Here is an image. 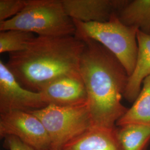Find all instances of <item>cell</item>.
<instances>
[{
  "label": "cell",
  "mask_w": 150,
  "mask_h": 150,
  "mask_svg": "<svg viewBox=\"0 0 150 150\" xmlns=\"http://www.w3.org/2000/svg\"><path fill=\"white\" fill-rule=\"evenodd\" d=\"M150 126V76L145 79L142 89L131 108L116 123V126L127 124Z\"/></svg>",
  "instance_id": "obj_13"
},
{
  "label": "cell",
  "mask_w": 150,
  "mask_h": 150,
  "mask_svg": "<svg viewBox=\"0 0 150 150\" xmlns=\"http://www.w3.org/2000/svg\"><path fill=\"white\" fill-rule=\"evenodd\" d=\"M46 106L40 92L23 87L5 64L0 61V113L30 112Z\"/></svg>",
  "instance_id": "obj_7"
},
{
  "label": "cell",
  "mask_w": 150,
  "mask_h": 150,
  "mask_svg": "<svg viewBox=\"0 0 150 150\" xmlns=\"http://www.w3.org/2000/svg\"><path fill=\"white\" fill-rule=\"evenodd\" d=\"M138 53L134 70L129 76L123 97L129 102H134L142 89L143 82L150 76V35L137 31Z\"/></svg>",
  "instance_id": "obj_10"
},
{
  "label": "cell",
  "mask_w": 150,
  "mask_h": 150,
  "mask_svg": "<svg viewBox=\"0 0 150 150\" xmlns=\"http://www.w3.org/2000/svg\"><path fill=\"white\" fill-rule=\"evenodd\" d=\"M42 123L51 142V150H61L93 125L87 102L70 106L47 105L30 111Z\"/></svg>",
  "instance_id": "obj_5"
},
{
  "label": "cell",
  "mask_w": 150,
  "mask_h": 150,
  "mask_svg": "<svg viewBox=\"0 0 150 150\" xmlns=\"http://www.w3.org/2000/svg\"><path fill=\"white\" fill-rule=\"evenodd\" d=\"M36 37L31 32L11 30L0 32V53L9 54L22 51Z\"/></svg>",
  "instance_id": "obj_15"
},
{
  "label": "cell",
  "mask_w": 150,
  "mask_h": 150,
  "mask_svg": "<svg viewBox=\"0 0 150 150\" xmlns=\"http://www.w3.org/2000/svg\"><path fill=\"white\" fill-rule=\"evenodd\" d=\"M46 105L70 106L87 102L81 74L60 77L45 85L39 92Z\"/></svg>",
  "instance_id": "obj_8"
},
{
  "label": "cell",
  "mask_w": 150,
  "mask_h": 150,
  "mask_svg": "<svg viewBox=\"0 0 150 150\" xmlns=\"http://www.w3.org/2000/svg\"><path fill=\"white\" fill-rule=\"evenodd\" d=\"M85 42L76 36H36L24 50L9 54L6 64L23 87L39 92L50 82L79 75Z\"/></svg>",
  "instance_id": "obj_2"
},
{
  "label": "cell",
  "mask_w": 150,
  "mask_h": 150,
  "mask_svg": "<svg viewBox=\"0 0 150 150\" xmlns=\"http://www.w3.org/2000/svg\"><path fill=\"white\" fill-rule=\"evenodd\" d=\"M67 15L82 22H105L117 13L128 1L61 0Z\"/></svg>",
  "instance_id": "obj_9"
},
{
  "label": "cell",
  "mask_w": 150,
  "mask_h": 150,
  "mask_svg": "<svg viewBox=\"0 0 150 150\" xmlns=\"http://www.w3.org/2000/svg\"><path fill=\"white\" fill-rule=\"evenodd\" d=\"M4 139V147L8 150H36L13 136H7Z\"/></svg>",
  "instance_id": "obj_17"
},
{
  "label": "cell",
  "mask_w": 150,
  "mask_h": 150,
  "mask_svg": "<svg viewBox=\"0 0 150 150\" xmlns=\"http://www.w3.org/2000/svg\"><path fill=\"white\" fill-rule=\"evenodd\" d=\"M85 43L80 72L87 94V105L95 127L115 129L128 108L121 103L129 75L107 48L90 38Z\"/></svg>",
  "instance_id": "obj_1"
},
{
  "label": "cell",
  "mask_w": 150,
  "mask_h": 150,
  "mask_svg": "<svg viewBox=\"0 0 150 150\" xmlns=\"http://www.w3.org/2000/svg\"><path fill=\"white\" fill-rule=\"evenodd\" d=\"M13 136L36 150H51V142L43 124L32 113L13 111L0 113V136Z\"/></svg>",
  "instance_id": "obj_6"
},
{
  "label": "cell",
  "mask_w": 150,
  "mask_h": 150,
  "mask_svg": "<svg viewBox=\"0 0 150 150\" xmlns=\"http://www.w3.org/2000/svg\"><path fill=\"white\" fill-rule=\"evenodd\" d=\"M120 20L150 35V0L128 1L118 12Z\"/></svg>",
  "instance_id": "obj_12"
},
{
  "label": "cell",
  "mask_w": 150,
  "mask_h": 150,
  "mask_svg": "<svg viewBox=\"0 0 150 150\" xmlns=\"http://www.w3.org/2000/svg\"><path fill=\"white\" fill-rule=\"evenodd\" d=\"M20 30L39 36H75L76 28L67 15L61 0H27L16 16L0 21V31Z\"/></svg>",
  "instance_id": "obj_3"
},
{
  "label": "cell",
  "mask_w": 150,
  "mask_h": 150,
  "mask_svg": "<svg viewBox=\"0 0 150 150\" xmlns=\"http://www.w3.org/2000/svg\"><path fill=\"white\" fill-rule=\"evenodd\" d=\"M27 0H0V21L16 16L23 9Z\"/></svg>",
  "instance_id": "obj_16"
},
{
  "label": "cell",
  "mask_w": 150,
  "mask_h": 150,
  "mask_svg": "<svg viewBox=\"0 0 150 150\" xmlns=\"http://www.w3.org/2000/svg\"></svg>",
  "instance_id": "obj_18"
},
{
  "label": "cell",
  "mask_w": 150,
  "mask_h": 150,
  "mask_svg": "<svg viewBox=\"0 0 150 150\" xmlns=\"http://www.w3.org/2000/svg\"><path fill=\"white\" fill-rule=\"evenodd\" d=\"M72 20L76 28V37L90 38L101 44L118 59L129 76L131 75L138 53V28L123 24L117 13L105 22L85 23Z\"/></svg>",
  "instance_id": "obj_4"
},
{
  "label": "cell",
  "mask_w": 150,
  "mask_h": 150,
  "mask_svg": "<svg viewBox=\"0 0 150 150\" xmlns=\"http://www.w3.org/2000/svg\"><path fill=\"white\" fill-rule=\"evenodd\" d=\"M116 134L121 150H146L150 142V126L127 124L118 126Z\"/></svg>",
  "instance_id": "obj_14"
},
{
  "label": "cell",
  "mask_w": 150,
  "mask_h": 150,
  "mask_svg": "<svg viewBox=\"0 0 150 150\" xmlns=\"http://www.w3.org/2000/svg\"><path fill=\"white\" fill-rule=\"evenodd\" d=\"M116 129L92 126L64 145L61 150H121Z\"/></svg>",
  "instance_id": "obj_11"
}]
</instances>
